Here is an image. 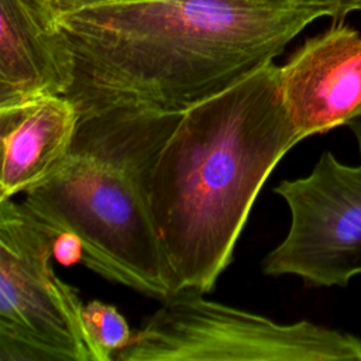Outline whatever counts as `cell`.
Returning <instances> with one entry per match:
<instances>
[{
    "label": "cell",
    "instance_id": "cell-1",
    "mask_svg": "<svg viewBox=\"0 0 361 361\" xmlns=\"http://www.w3.org/2000/svg\"><path fill=\"white\" fill-rule=\"evenodd\" d=\"M336 14L314 0H145L59 16L75 59L65 96L79 114L117 106L183 113Z\"/></svg>",
    "mask_w": 361,
    "mask_h": 361
},
{
    "label": "cell",
    "instance_id": "cell-2",
    "mask_svg": "<svg viewBox=\"0 0 361 361\" xmlns=\"http://www.w3.org/2000/svg\"><path fill=\"white\" fill-rule=\"evenodd\" d=\"M299 141L274 62L182 113L151 179L173 293L214 288L261 188Z\"/></svg>",
    "mask_w": 361,
    "mask_h": 361
},
{
    "label": "cell",
    "instance_id": "cell-3",
    "mask_svg": "<svg viewBox=\"0 0 361 361\" xmlns=\"http://www.w3.org/2000/svg\"><path fill=\"white\" fill-rule=\"evenodd\" d=\"M180 117L128 106L80 114L63 162L23 200L55 235L79 238L89 269L158 300L173 288L154 223L151 179Z\"/></svg>",
    "mask_w": 361,
    "mask_h": 361
},
{
    "label": "cell",
    "instance_id": "cell-4",
    "mask_svg": "<svg viewBox=\"0 0 361 361\" xmlns=\"http://www.w3.org/2000/svg\"><path fill=\"white\" fill-rule=\"evenodd\" d=\"M117 361H361V338L265 316L180 290L133 333Z\"/></svg>",
    "mask_w": 361,
    "mask_h": 361
},
{
    "label": "cell",
    "instance_id": "cell-5",
    "mask_svg": "<svg viewBox=\"0 0 361 361\" xmlns=\"http://www.w3.org/2000/svg\"><path fill=\"white\" fill-rule=\"evenodd\" d=\"M56 235L0 199V361H100L82 300L51 267Z\"/></svg>",
    "mask_w": 361,
    "mask_h": 361
},
{
    "label": "cell",
    "instance_id": "cell-6",
    "mask_svg": "<svg viewBox=\"0 0 361 361\" xmlns=\"http://www.w3.org/2000/svg\"><path fill=\"white\" fill-rule=\"evenodd\" d=\"M290 213L286 237L262 261L268 276L295 275L312 286H345L361 274V164L324 151L312 172L274 188Z\"/></svg>",
    "mask_w": 361,
    "mask_h": 361
},
{
    "label": "cell",
    "instance_id": "cell-7",
    "mask_svg": "<svg viewBox=\"0 0 361 361\" xmlns=\"http://www.w3.org/2000/svg\"><path fill=\"white\" fill-rule=\"evenodd\" d=\"M288 113L302 140L361 114V35L336 21L279 66Z\"/></svg>",
    "mask_w": 361,
    "mask_h": 361
},
{
    "label": "cell",
    "instance_id": "cell-8",
    "mask_svg": "<svg viewBox=\"0 0 361 361\" xmlns=\"http://www.w3.org/2000/svg\"><path fill=\"white\" fill-rule=\"evenodd\" d=\"M73 72L71 44L42 0H0V109L66 94Z\"/></svg>",
    "mask_w": 361,
    "mask_h": 361
},
{
    "label": "cell",
    "instance_id": "cell-9",
    "mask_svg": "<svg viewBox=\"0 0 361 361\" xmlns=\"http://www.w3.org/2000/svg\"><path fill=\"white\" fill-rule=\"evenodd\" d=\"M79 118L65 94L0 109V199L27 192L63 162Z\"/></svg>",
    "mask_w": 361,
    "mask_h": 361
},
{
    "label": "cell",
    "instance_id": "cell-10",
    "mask_svg": "<svg viewBox=\"0 0 361 361\" xmlns=\"http://www.w3.org/2000/svg\"><path fill=\"white\" fill-rule=\"evenodd\" d=\"M83 322L100 361H113L133 337L126 317L113 305L100 300L83 305Z\"/></svg>",
    "mask_w": 361,
    "mask_h": 361
},
{
    "label": "cell",
    "instance_id": "cell-11",
    "mask_svg": "<svg viewBox=\"0 0 361 361\" xmlns=\"http://www.w3.org/2000/svg\"><path fill=\"white\" fill-rule=\"evenodd\" d=\"M58 17L102 7V6H113V4H126V3H135V1H145V0H42Z\"/></svg>",
    "mask_w": 361,
    "mask_h": 361
},
{
    "label": "cell",
    "instance_id": "cell-12",
    "mask_svg": "<svg viewBox=\"0 0 361 361\" xmlns=\"http://www.w3.org/2000/svg\"><path fill=\"white\" fill-rule=\"evenodd\" d=\"M52 257L62 265H72L82 259V244L73 234L63 233L56 235Z\"/></svg>",
    "mask_w": 361,
    "mask_h": 361
},
{
    "label": "cell",
    "instance_id": "cell-13",
    "mask_svg": "<svg viewBox=\"0 0 361 361\" xmlns=\"http://www.w3.org/2000/svg\"><path fill=\"white\" fill-rule=\"evenodd\" d=\"M314 1L329 3V4H331L333 7H336L337 14H336L334 21H341V20H344V17L348 14V8H350V6H351V3H353L354 0H314Z\"/></svg>",
    "mask_w": 361,
    "mask_h": 361
},
{
    "label": "cell",
    "instance_id": "cell-14",
    "mask_svg": "<svg viewBox=\"0 0 361 361\" xmlns=\"http://www.w3.org/2000/svg\"><path fill=\"white\" fill-rule=\"evenodd\" d=\"M350 130L354 133L355 135V140H357V144H358V149H360V154H361V114L355 118H353L348 124Z\"/></svg>",
    "mask_w": 361,
    "mask_h": 361
},
{
    "label": "cell",
    "instance_id": "cell-15",
    "mask_svg": "<svg viewBox=\"0 0 361 361\" xmlns=\"http://www.w3.org/2000/svg\"><path fill=\"white\" fill-rule=\"evenodd\" d=\"M353 11H360L361 13V0H354L348 8V14Z\"/></svg>",
    "mask_w": 361,
    "mask_h": 361
}]
</instances>
